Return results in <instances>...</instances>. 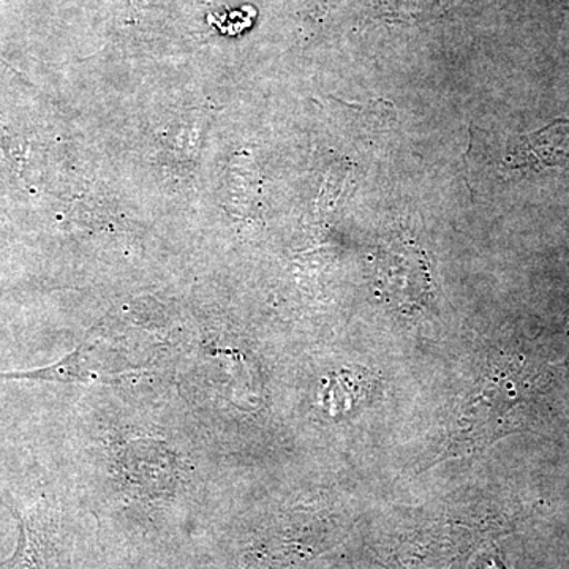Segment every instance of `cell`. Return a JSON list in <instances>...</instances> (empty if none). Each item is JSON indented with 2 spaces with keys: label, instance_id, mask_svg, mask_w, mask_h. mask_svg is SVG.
Listing matches in <instances>:
<instances>
[{
  "label": "cell",
  "instance_id": "cell-3",
  "mask_svg": "<svg viewBox=\"0 0 569 569\" xmlns=\"http://www.w3.org/2000/svg\"><path fill=\"white\" fill-rule=\"evenodd\" d=\"M84 351L78 348L77 351L66 356L56 365L43 367V369L24 370V372H0V380H40V381H91L96 378L89 367L84 365Z\"/></svg>",
  "mask_w": 569,
  "mask_h": 569
},
{
  "label": "cell",
  "instance_id": "cell-1",
  "mask_svg": "<svg viewBox=\"0 0 569 569\" xmlns=\"http://www.w3.org/2000/svg\"><path fill=\"white\" fill-rule=\"evenodd\" d=\"M377 290L399 312H421L433 293L425 252L407 241H392L385 247L378 254Z\"/></svg>",
  "mask_w": 569,
  "mask_h": 569
},
{
  "label": "cell",
  "instance_id": "cell-2",
  "mask_svg": "<svg viewBox=\"0 0 569 569\" xmlns=\"http://www.w3.org/2000/svg\"><path fill=\"white\" fill-rule=\"evenodd\" d=\"M518 167H565L569 164V119L550 123L537 133L520 137L511 153Z\"/></svg>",
  "mask_w": 569,
  "mask_h": 569
}]
</instances>
